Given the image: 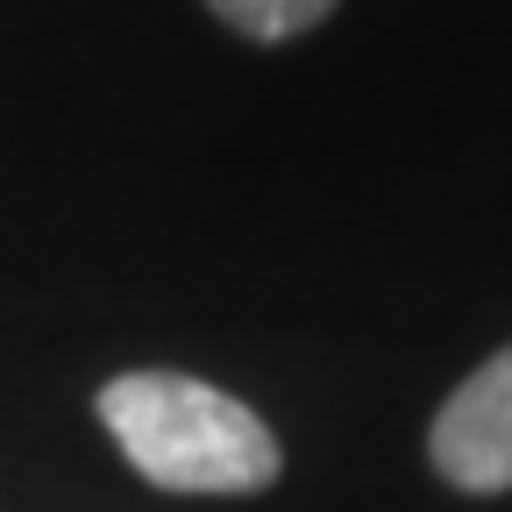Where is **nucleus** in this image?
Masks as SVG:
<instances>
[{
    "mask_svg": "<svg viewBox=\"0 0 512 512\" xmlns=\"http://www.w3.org/2000/svg\"><path fill=\"white\" fill-rule=\"evenodd\" d=\"M100 427L143 484L185 498H249L278 484L285 448L235 392L185 370H121L100 384Z\"/></svg>",
    "mask_w": 512,
    "mask_h": 512,
    "instance_id": "f257e3e1",
    "label": "nucleus"
},
{
    "mask_svg": "<svg viewBox=\"0 0 512 512\" xmlns=\"http://www.w3.org/2000/svg\"><path fill=\"white\" fill-rule=\"evenodd\" d=\"M427 463L456 491H512V349L484 356L427 427Z\"/></svg>",
    "mask_w": 512,
    "mask_h": 512,
    "instance_id": "f03ea898",
    "label": "nucleus"
},
{
    "mask_svg": "<svg viewBox=\"0 0 512 512\" xmlns=\"http://www.w3.org/2000/svg\"><path fill=\"white\" fill-rule=\"evenodd\" d=\"M207 8H214V22H228L249 43H292V36L320 29L342 0H207Z\"/></svg>",
    "mask_w": 512,
    "mask_h": 512,
    "instance_id": "7ed1b4c3",
    "label": "nucleus"
}]
</instances>
